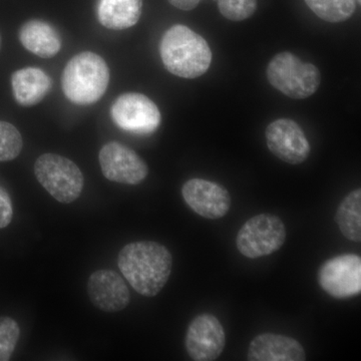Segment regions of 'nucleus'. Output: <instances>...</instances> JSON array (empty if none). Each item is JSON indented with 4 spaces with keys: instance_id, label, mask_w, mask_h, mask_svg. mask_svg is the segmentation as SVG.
Instances as JSON below:
<instances>
[{
    "instance_id": "1",
    "label": "nucleus",
    "mask_w": 361,
    "mask_h": 361,
    "mask_svg": "<svg viewBox=\"0 0 361 361\" xmlns=\"http://www.w3.org/2000/svg\"><path fill=\"white\" fill-rule=\"evenodd\" d=\"M118 265L137 293L154 297L163 290L169 281L173 257L167 247L158 242H134L120 251Z\"/></svg>"
},
{
    "instance_id": "2",
    "label": "nucleus",
    "mask_w": 361,
    "mask_h": 361,
    "mask_svg": "<svg viewBox=\"0 0 361 361\" xmlns=\"http://www.w3.org/2000/svg\"><path fill=\"white\" fill-rule=\"evenodd\" d=\"M160 54L169 73L190 80L203 75L212 63V51L206 39L183 25H173L164 33Z\"/></svg>"
},
{
    "instance_id": "3",
    "label": "nucleus",
    "mask_w": 361,
    "mask_h": 361,
    "mask_svg": "<svg viewBox=\"0 0 361 361\" xmlns=\"http://www.w3.org/2000/svg\"><path fill=\"white\" fill-rule=\"evenodd\" d=\"M110 71L104 59L92 51H82L66 63L61 87L68 101L89 106L102 99L109 87Z\"/></svg>"
},
{
    "instance_id": "4",
    "label": "nucleus",
    "mask_w": 361,
    "mask_h": 361,
    "mask_svg": "<svg viewBox=\"0 0 361 361\" xmlns=\"http://www.w3.org/2000/svg\"><path fill=\"white\" fill-rule=\"evenodd\" d=\"M267 78L274 89L294 99L312 96L322 82L317 66L304 63L289 51L280 52L271 59L267 66Z\"/></svg>"
},
{
    "instance_id": "5",
    "label": "nucleus",
    "mask_w": 361,
    "mask_h": 361,
    "mask_svg": "<svg viewBox=\"0 0 361 361\" xmlns=\"http://www.w3.org/2000/svg\"><path fill=\"white\" fill-rule=\"evenodd\" d=\"M39 184L56 201L71 204L80 198L84 189V176L80 168L66 157L44 154L35 163Z\"/></svg>"
},
{
    "instance_id": "6",
    "label": "nucleus",
    "mask_w": 361,
    "mask_h": 361,
    "mask_svg": "<svg viewBox=\"0 0 361 361\" xmlns=\"http://www.w3.org/2000/svg\"><path fill=\"white\" fill-rule=\"evenodd\" d=\"M286 241L283 221L273 214H259L247 221L237 234L236 246L242 255L257 259L281 249Z\"/></svg>"
},
{
    "instance_id": "7",
    "label": "nucleus",
    "mask_w": 361,
    "mask_h": 361,
    "mask_svg": "<svg viewBox=\"0 0 361 361\" xmlns=\"http://www.w3.org/2000/svg\"><path fill=\"white\" fill-rule=\"evenodd\" d=\"M111 116L120 129L141 135L155 133L161 120L157 104L139 92H127L118 97L111 106Z\"/></svg>"
},
{
    "instance_id": "8",
    "label": "nucleus",
    "mask_w": 361,
    "mask_h": 361,
    "mask_svg": "<svg viewBox=\"0 0 361 361\" xmlns=\"http://www.w3.org/2000/svg\"><path fill=\"white\" fill-rule=\"evenodd\" d=\"M318 283L329 296L348 299L361 292V258L344 254L325 261L317 273Z\"/></svg>"
},
{
    "instance_id": "9",
    "label": "nucleus",
    "mask_w": 361,
    "mask_h": 361,
    "mask_svg": "<svg viewBox=\"0 0 361 361\" xmlns=\"http://www.w3.org/2000/svg\"><path fill=\"white\" fill-rule=\"evenodd\" d=\"M104 177L111 182L126 185L141 184L149 174L146 161L134 149L118 142L104 145L99 154Z\"/></svg>"
},
{
    "instance_id": "10",
    "label": "nucleus",
    "mask_w": 361,
    "mask_h": 361,
    "mask_svg": "<svg viewBox=\"0 0 361 361\" xmlns=\"http://www.w3.org/2000/svg\"><path fill=\"white\" fill-rule=\"evenodd\" d=\"M266 142L271 153L284 163L299 165L310 155V144L295 121L279 118L268 125Z\"/></svg>"
},
{
    "instance_id": "11",
    "label": "nucleus",
    "mask_w": 361,
    "mask_h": 361,
    "mask_svg": "<svg viewBox=\"0 0 361 361\" xmlns=\"http://www.w3.org/2000/svg\"><path fill=\"white\" fill-rule=\"evenodd\" d=\"M187 353L195 361L217 360L226 345L225 330L216 316H196L188 327L185 339Z\"/></svg>"
},
{
    "instance_id": "12",
    "label": "nucleus",
    "mask_w": 361,
    "mask_h": 361,
    "mask_svg": "<svg viewBox=\"0 0 361 361\" xmlns=\"http://www.w3.org/2000/svg\"><path fill=\"white\" fill-rule=\"evenodd\" d=\"M182 195L187 205L205 219H221L231 208L229 192L224 186L212 180H187L183 185Z\"/></svg>"
},
{
    "instance_id": "13",
    "label": "nucleus",
    "mask_w": 361,
    "mask_h": 361,
    "mask_svg": "<svg viewBox=\"0 0 361 361\" xmlns=\"http://www.w3.org/2000/svg\"><path fill=\"white\" fill-rule=\"evenodd\" d=\"M90 302L104 312H118L129 305L130 293L123 278L114 270H97L87 281Z\"/></svg>"
},
{
    "instance_id": "14",
    "label": "nucleus",
    "mask_w": 361,
    "mask_h": 361,
    "mask_svg": "<svg viewBox=\"0 0 361 361\" xmlns=\"http://www.w3.org/2000/svg\"><path fill=\"white\" fill-rule=\"evenodd\" d=\"M249 361H304L306 353L300 342L281 334H263L249 345Z\"/></svg>"
},
{
    "instance_id": "15",
    "label": "nucleus",
    "mask_w": 361,
    "mask_h": 361,
    "mask_svg": "<svg viewBox=\"0 0 361 361\" xmlns=\"http://www.w3.org/2000/svg\"><path fill=\"white\" fill-rule=\"evenodd\" d=\"M11 85L16 103L23 106L39 104L51 89V78L37 68H25L14 71Z\"/></svg>"
},
{
    "instance_id": "16",
    "label": "nucleus",
    "mask_w": 361,
    "mask_h": 361,
    "mask_svg": "<svg viewBox=\"0 0 361 361\" xmlns=\"http://www.w3.org/2000/svg\"><path fill=\"white\" fill-rule=\"evenodd\" d=\"M18 37L28 51L42 59L54 58L61 49L58 30L44 20L27 21L21 26Z\"/></svg>"
},
{
    "instance_id": "17",
    "label": "nucleus",
    "mask_w": 361,
    "mask_h": 361,
    "mask_svg": "<svg viewBox=\"0 0 361 361\" xmlns=\"http://www.w3.org/2000/svg\"><path fill=\"white\" fill-rule=\"evenodd\" d=\"M142 8V0H99L97 20L109 30H127L137 25Z\"/></svg>"
},
{
    "instance_id": "18",
    "label": "nucleus",
    "mask_w": 361,
    "mask_h": 361,
    "mask_svg": "<svg viewBox=\"0 0 361 361\" xmlns=\"http://www.w3.org/2000/svg\"><path fill=\"white\" fill-rule=\"evenodd\" d=\"M336 222L344 237L361 241V190L355 189L342 200L337 208Z\"/></svg>"
},
{
    "instance_id": "19",
    "label": "nucleus",
    "mask_w": 361,
    "mask_h": 361,
    "mask_svg": "<svg viewBox=\"0 0 361 361\" xmlns=\"http://www.w3.org/2000/svg\"><path fill=\"white\" fill-rule=\"evenodd\" d=\"M320 18L331 23H343L355 14L356 0H304Z\"/></svg>"
},
{
    "instance_id": "20",
    "label": "nucleus",
    "mask_w": 361,
    "mask_h": 361,
    "mask_svg": "<svg viewBox=\"0 0 361 361\" xmlns=\"http://www.w3.org/2000/svg\"><path fill=\"white\" fill-rule=\"evenodd\" d=\"M23 141L20 130L7 122H0V161H13L20 156Z\"/></svg>"
},
{
    "instance_id": "21",
    "label": "nucleus",
    "mask_w": 361,
    "mask_h": 361,
    "mask_svg": "<svg viewBox=\"0 0 361 361\" xmlns=\"http://www.w3.org/2000/svg\"><path fill=\"white\" fill-rule=\"evenodd\" d=\"M20 336L18 323L11 317H0V361L11 360Z\"/></svg>"
},
{
    "instance_id": "22",
    "label": "nucleus",
    "mask_w": 361,
    "mask_h": 361,
    "mask_svg": "<svg viewBox=\"0 0 361 361\" xmlns=\"http://www.w3.org/2000/svg\"><path fill=\"white\" fill-rule=\"evenodd\" d=\"M225 18L242 21L251 18L257 8V0H215Z\"/></svg>"
},
{
    "instance_id": "23",
    "label": "nucleus",
    "mask_w": 361,
    "mask_h": 361,
    "mask_svg": "<svg viewBox=\"0 0 361 361\" xmlns=\"http://www.w3.org/2000/svg\"><path fill=\"white\" fill-rule=\"evenodd\" d=\"M13 217V202L6 190L0 187V229L11 224Z\"/></svg>"
},
{
    "instance_id": "24",
    "label": "nucleus",
    "mask_w": 361,
    "mask_h": 361,
    "mask_svg": "<svg viewBox=\"0 0 361 361\" xmlns=\"http://www.w3.org/2000/svg\"><path fill=\"white\" fill-rule=\"evenodd\" d=\"M173 6L180 11H189L196 8L202 0H168Z\"/></svg>"
},
{
    "instance_id": "25",
    "label": "nucleus",
    "mask_w": 361,
    "mask_h": 361,
    "mask_svg": "<svg viewBox=\"0 0 361 361\" xmlns=\"http://www.w3.org/2000/svg\"><path fill=\"white\" fill-rule=\"evenodd\" d=\"M356 1H358L360 4L361 0H356Z\"/></svg>"
},
{
    "instance_id": "26",
    "label": "nucleus",
    "mask_w": 361,
    "mask_h": 361,
    "mask_svg": "<svg viewBox=\"0 0 361 361\" xmlns=\"http://www.w3.org/2000/svg\"><path fill=\"white\" fill-rule=\"evenodd\" d=\"M0 44H1V37H0Z\"/></svg>"
}]
</instances>
